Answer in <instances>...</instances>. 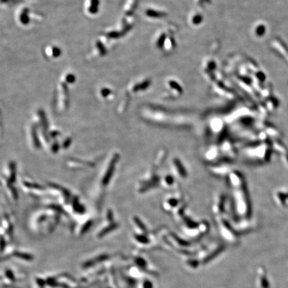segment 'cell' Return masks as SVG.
I'll return each instance as SVG.
<instances>
[{
	"instance_id": "5b68a950",
	"label": "cell",
	"mask_w": 288,
	"mask_h": 288,
	"mask_svg": "<svg viewBox=\"0 0 288 288\" xmlns=\"http://www.w3.org/2000/svg\"><path fill=\"white\" fill-rule=\"evenodd\" d=\"M188 200L184 195L176 193L167 196L163 201L162 207L167 213L173 215L180 208L187 206Z\"/></svg>"
},
{
	"instance_id": "52a82bcc",
	"label": "cell",
	"mask_w": 288,
	"mask_h": 288,
	"mask_svg": "<svg viewBox=\"0 0 288 288\" xmlns=\"http://www.w3.org/2000/svg\"><path fill=\"white\" fill-rule=\"evenodd\" d=\"M177 180L171 174H167L163 177H161L160 186L165 189H172L177 186Z\"/></svg>"
},
{
	"instance_id": "3957f363",
	"label": "cell",
	"mask_w": 288,
	"mask_h": 288,
	"mask_svg": "<svg viewBox=\"0 0 288 288\" xmlns=\"http://www.w3.org/2000/svg\"><path fill=\"white\" fill-rule=\"evenodd\" d=\"M45 288H85L81 281L66 273L40 277Z\"/></svg>"
},
{
	"instance_id": "6da1fadb",
	"label": "cell",
	"mask_w": 288,
	"mask_h": 288,
	"mask_svg": "<svg viewBox=\"0 0 288 288\" xmlns=\"http://www.w3.org/2000/svg\"><path fill=\"white\" fill-rule=\"evenodd\" d=\"M228 177L235 214L237 217H247L249 215L248 199L243 177L237 171L230 172Z\"/></svg>"
},
{
	"instance_id": "7a4b0ae2",
	"label": "cell",
	"mask_w": 288,
	"mask_h": 288,
	"mask_svg": "<svg viewBox=\"0 0 288 288\" xmlns=\"http://www.w3.org/2000/svg\"><path fill=\"white\" fill-rule=\"evenodd\" d=\"M166 155V151H165V149H161L159 151L152 166L148 170L144 178L138 181L137 192L139 194H144L151 189H155L159 185H160L161 176H159L158 170L162 166Z\"/></svg>"
},
{
	"instance_id": "277c9868",
	"label": "cell",
	"mask_w": 288,
	"mask_h": 288,
	"mask_svg": "<svg viewBox=\"0 0 288 288\" xmlns=\"http://www.w3.org/2000/svg\"><path fill=\"white\" fill-rule=\"evenodd\" d=\"M26 278V274L16 267H6L0 271V287H14Z\"/></svg>"
},
{
	"instance_id": "ba28073f",
	"label": "cell",
	"mask_w": 288,
	"mask_h": 288,
	"mask_svg": "<svg viewBox=\"0 0 288 288\" xmlns=\"http://www.w3.org/2000/svg\"><path fill=\"white\" fill-rule=\"evenodd\" d=\"M142 288H153V284L151 283L150 281L146 280L144 282L142 283L141 285Z\"/></svg>"
},
{
	"instance_id": "8992f818",
	"label": "cell",
	"mask_w": 288,
	"mask_h": 288,
	"mask_svg": "<svg viewBox=\"0 0 288 288\" xmlns=\"http://www.w3.org/2000/svg\"><path fill=\"white\" fill-rule=\"evenodd\" d=\"M171 175L177 180H185L187 178V171L184 165L182 164L180 160L178 158H174L171 160L170 164Z\"/></svg>"
}]
</instances>
